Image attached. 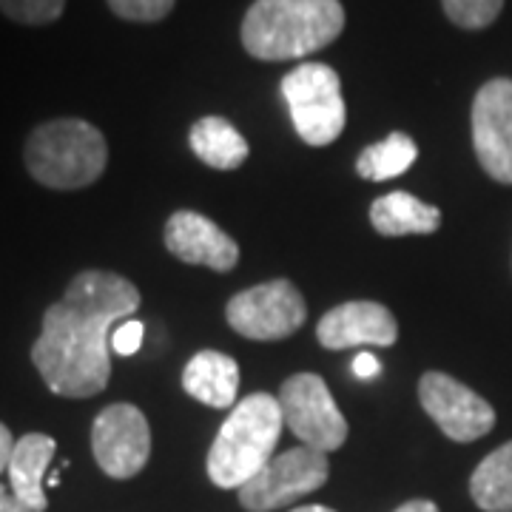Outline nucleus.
Here are the masks:
<instances>
[{"label":"nucleus","mask_w":512,"mask_h":512,"mask_svg":"<svg viewBox=\"0 0 512 512\" xmlns=\"http://www.w3.org/2000/svg\"><path fill=\"white\" fill-rule=\"evenodd\" d=\"M140 291L111 271H80L63 299L43 313V328L32 345L40 379L63 399H89L109 387L111 333L117 322L140 308Z\"/></svg>","instance_id":"1"},{"label":"nucleus","mask_w":512,"mask_h":512,"mask_svg":"<svg viewBox=\"0 0 512 512\" xmlns=\"http://www.w3.org/2000/svg\"><path fill=\"white\" fill-rule=\"evenodd\" d=\"M345 29L339 0H254L242 20V46L256 60H299L325 49Z\"/></svg>","instance_id":"2"},{"label":"nucleus","mask_w":512,"mask_h":512,"mask_svg":"<svg viewBox=\"0 0 512 512\" xmlns=\"http://www.w3.org/2000/svg\"><path fill=\"white\" fill-rule=\"evenodd\" d=\"M26 171L52 191H80L97 183L109 165L103 131L80 117H57L32 128L23 146Z\"/></svg>","instance_id":"3"},{"label":"nucleus","mask_w":512,"mask_h":512,"mask_svg":"<svg viewBox=\"0 0 512 512\" xmlns=\"http://www.w3.org/2000/svg\"><path fill=\"white\" fill-rule=\"evenodd\" d=\"M282 424L279 399L268 393L242 399L208 450V478L220 490L245 487L274 458Z\"/></svg>","instance_id":"4"},{"label":"nucleus","mask_w":512,"mask_h":512,"mask_svg":"<svg viewBox=\"0 0 512 512\" xmlns=\"http://www.w3.org/2000/svg\"><path fill=\"white\" fill-rule=\"evenodd\" d=\"M293 128L308 146H330L348 126L342 80L325 63H299L282 77Z\"/></svg>","instance_id":"5"},{"label":"nucleus","mask_w":512,"mask_h":512,"mask_svg":"<svg viewBox=\"0 0 512 512\" xmlns=\"http://www.w3.org/2000/svg\"><path fill=\"white\" fill-rule=\"evenodd\" d=\"M279 407L282 419L288 424L299 444L319 450V453H333L348 439V421L339 404L333 402L328 384L316 373H296L288 382L279 387Z\"/></svg>","instance_id":"6"},{"label":"nucleus","mask_w":512,"mask_h":512,"mask_svg":"<svg viewBox=\"0 0 512 512\" xmlns=\"http://www.w3.org/2000/svg\"><path fill=\"white\" fill-rule=\"evenodd\" d=\"M225 319L245 339L279 342L305 325L308 308L291 279H274L231 296L225 305Z\"/></svg>","instance_id":"7"},{"label":"nucleus","mask_w":512,"mask_h":512,"mask_svg":"<svg viewBox=\"0 0 512 512\" xmlns=\"http://www.w3.org/2000/svg\"><path fill=\"white\" fill-rule=\"evenodd\" d=\"M328 458L305 444L274 456L245 487H239V504L248 512H271L299 501L328 481Z\"/></svg>","instance_id":"8"},{"label":"nucleus","mask_w":512,"mask_h":512,"mask_svg":"<svg viewBox=\"0 0 512 512\" xmlns=\"http://www.w3.org/2000/svg\"><path fill=\"white\" fill-rule=\"evenodd\" d=\"M92 453L109 478L126 481L143 473L151 456L148 419L134 404H111L92 424Z\"/></svg>","instance_id":"9"},{"label":"nucleus","mask_w":512,"mask_h":512,"mask_svg":"<svg viewBox=\"0 0 512 512\" xmlns=\"http://www.w3.org/2000/svg\"><path fill=\"white\" fill-rule=\"evenodd\" d=\"M419 402L424 413L439 424L441 433L458 444L478 441L495 427L493 404L439 370L421 376Z\"/></svg>","instance_id":"10"},{"label":"nucleus","mask_w":512,"mask_h":512,"mask_svg":"<svg viewBox=\"0 0 512 512\" xmlns=\"http://www.w3.org/2000/svg\"><path fill=\"white\" fill-rule=\"evenodd\" d=\"M473 148L495 183L512 185V80L495 77L473 100Z\"/></svg>","instance_id":"11"},{"label":"nucleus","mask_w":512,"mask_h":512,"mask_svg":"<svg viewBox=\"0 0 512 512\" xmlns=\"http://www.w3.org/2000/svg\"><path fill=\"white\" fill-rule=\"evenodd\" d=\"M165 248L185 265H205L217 274L234 271L239 262L237 242L197 211H177L168 217Z\"/></svg>","instance_id":"12"},{"label":"nucleus","mask_w":512,"mask_h":512,"mask_svg":"<svg viewBox=\"0 0 512 512\" xmlns=\"http://www.w3.org/2000/svg\"><path fill=\"white\" fill-rule=\"evenodd\" d=\"M316 339L328 350H348L356 345L390 348L399 339V325L384 305L359 299L325 313L316 325Z\"/></svg>","instance_id":"13"},{"label":"nucleus","mask_w":512,"mask_h":512,"mask_svg":"<svg viewBox=\"0 0 512 512\" xmlns=\"http://www.w3.org/2000/svg\"><path fill=\"white\" fill-rule=\"evenodd\" d=\"M55 450V439L46 433H26L15 444V453L9 461V484H12V495L32 512H43L49 507L43 476L55 458Z\"/></svg>","instance_id":"14"},{"label":"nucleus","mask_w":512,"mask_h":512,"mask_svg":"<svg viewBox=\"0 0 512 512\" xmlns=\"http://www.w3.org/2000/svg\"><path fill=\"white\" fill-rule=\"evenodd\" d=\"M183 387L197 402L228 410L237 402L239 365L220 350H200L183 370Z\"/></svg>","instance_id":"15"},{"label":"nucleus","mask_w":512,"mask_h":512,"mask_svg":"<svg viewBox=\"0 0 512 512\" xmlns=\"http://www.w3.org/2000/svg\"><path fill=\"white\" fill-rule=\"evenodd\" d=\"M370 222L382 237L436 234L441 225V211L407 191H393L370 205Z\"/></svg>","instance_id":"16"},{"label":"nucleus","mask_w":512,"mask_h":512,"mask_svg":"<svg viewBox=\"0 0 512 512\" xmlns=\"http://www.w3.org/2000/svg\"><path fill=\"white\" fill-rule=\"evenodd\" d=\"M188 143H191V151L200 157L202 163L217 168V171H234L251 154L245 137L225 117H217V114L200 117L191 126Z\"/></svg>","instance_id":"17"},{"label":"nucleus","mask_w":512,"mask_h":512,"mask_svg":"<svg viewBox=\"0 0 512 512\" xmlns=\"http://www.w3.org/2000/svg\"><path fill=\"white\" fill-rule=\"evenodd\" d=\"M470 495L478 510L512 512V441L478 464L470 478Z\"/></svg>","instance_id":"18"},{"label":"nucleus","mask_w":512,"mask_h":512,"mask_svg":"<svg viewBox=\"0 0 512 512\" xmlns=\"http://www.w3.org/2000/svg\"><path fill=\"white\" fill-rule=\"evenodd\" d=\"M419 157V146L410 134L393 131L390 137H384L382 143L367 146L359 160H356V174L370 183H384L393 177H402L404 171H410V165Z\"/></svg>","instance_id":"19"},{"label":"nucleus","mask_w":512,"mask_h":512,"mask_svg":"<svg viewBox=\"0 0 512 512\" xmlns=\"http://www.w3.org/2000/svg\"><path fill=\"white\" fill-rule=\"evenodd\" d=\"M444 15L450 18V23H456L458 29H487L493 26L495 18L504 9V0H441Z\"/></svg>","instance_id":"20"},{"label":"nucleus","mask_w":512,"mask_h":512,"mask_svg":"<svg viewBox=\"0 0 512 512\" xmlns=\"http://www.w3.org/2000/svg\"><path fill=\"white\" fill-rule=\"evenodd\" d=\"M66 9V0H0V12L20 26H49Z\"/></svg>","instance_id":"21"},{"label":"nucleus","mask_w":512,"mask_h":512,"mask_svg":"<svg viewBox=\"0 0 512 512\" xmlns=\"http://www.w3.org/2000/svg\"><path fill=\"white\" fill-rule=\"evenodd\" d=\"M117 18L131 23H157L171 15L177 0H106Z\"/></svg>","instance_id":"22"},{"label":"nucleus","mask_w":512,"mask_h":512,"mask_svg":"<svg viewBox=\"0 0 512 512\" xmlns=\"http://www.w3.org/2000/svg\"><path fill=\"white\" fill-rule=\"evenodd\" d=\"M143 336H146L143 322L131 316V319H126L120 328H114V333H111V350L117 356H134L140 350V345H143Z\"/></svg>","instance_id":"23"},{"label":"nucleus","mask_w":512,"mask_h":512,"mask_svg":"<svg viewBox=\"0 0 512 512\" xmlns=\"http://www.w3.org/2000/svg\"><path fill=\"white\" fill-rule=\"evenodd\" d=\"M379 359L373 356V353H359L356 359H353V373H356V379H376L379 376Z\"/></svg>","instance_id":"24"},{"label":"nucleus","mask_w":512,"mask_h":512,"mask_svg":"<svg viewBox=\"0 0 512 512\" xmlns=\"http://www.w3.org/2000/svg\"><path fill=\"white\" fill-rule=\"evenodd\" d=\"M15 444H18V439L9 433V427L0 421V473L3 470H9V461H12V453H15Z\"/></svg>","instance_id":"25"},{"label":"nucleus","mask_w":512,"mask_h":512,"mask_svg":"<svg viewBox=\"0 0 512 512\" xmlns=\"http://www.w3.org/2000/svg\"><path fill=\"white\" fill-rule=\"evenodd\" d=\"M0 512H32L23 501H18L12 493H6V487L0 484Z\"/></svg>","instance_id":"26"},{"label":"nucleus","mask_w":512,"mask_h":512,"mask_svg":"<svg viewBox=\"0 0 512 512\" xmlns=\"http://www.w3.org/2000/svg\"><path fill=\"white\" fill-rule=\"evenodd\" d=\"M396 512H439V507H436L433 501H427V498H416V501L402 504Z\"/></svg>","instance_id":"27"},{"label":"nucleus","mask_w":512,"mask_h":512,"mask_svg":"<svg viewBox=\"0 0 512 512\" xmlns=\"http://www.w3.org/2000/svg\"><path fill=\"white\" fill-rule=\"evenodd\" d=\"M291 512H336V510H330V507H319V504H311V507H299V510H291Z\"/></svg>","instance_id":"28"}]
</instances>
